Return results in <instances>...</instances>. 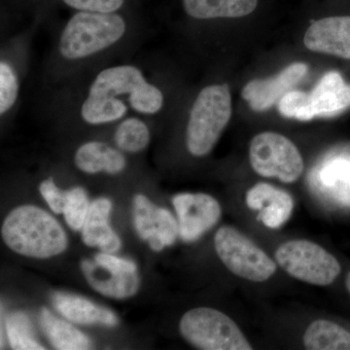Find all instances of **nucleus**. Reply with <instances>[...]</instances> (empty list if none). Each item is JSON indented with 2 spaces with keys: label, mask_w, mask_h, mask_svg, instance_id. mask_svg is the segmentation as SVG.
Wrapping results in <instances>:
<instances>
[{
  "label": "nucleus",
  "mask_w": 350,
  "mask_h": 350,
  "mask_svg": "<svg viewBox=\"0 0 350 350\" xmlns=\"http://www.w3.org/2000/svg\"><path fill=\"white\" fill-rule=\"evenodd\" d=\"M147 83L142 70L135 66H113L98 73L90 87L89 94L116 98L128 96L130 105Z\"/></svg>",
  "instance_id": "dca6fc26"
},
{
  "label": "nucleus",
  "mask_w": 350,
  "mask_h": 350,
  "mask_svg": "<svg viewBox=\"0 0 350 350\" xmlns=\"http://www.w3.org/2000/svg\"><path fill=\"white\" fill-rule=\"evenodd\" d=\"M39 192L53 213L63 214L66 192H63L61 189L57 188L54 179L50 177L41 182Z\"/></svg>",
  "instance_id": "c756f323"
},
{
  "label": "nucleus",
  "mask_w": 350,
  "mask_h": 350,
  "mask_svg": "<svg viewBox=\"0 0 350 350\" xmlns=\"http://www.w3.org/2000/svg\"><path fill=\"white\" fill-rule=\"evenodd\" d=\"M306 349L312 350H350V333L328 320H317L304 336Z\"/></svg>",
  "instance_id": "412c9836"
},
{
  "label": "nucleus",
  "mask_w": 350,
  "mask_h": 350,
  "mask_svg": "<svg viewBox=\"0 0 350 350\" xmlns=\"http://www.w3.org/2000/svg\"><path fill=\"white\" fill-rule=\"evenodd\" d=\"M128 107L116 96L89 94L82 105L83 120L91 125H103L123 118Z\"/></svg>",
  "instance_id": "4be33fe9"
},
{
  "label": "nucleus",
  "mask_w": 350,
  "mask_h": 350,
  "mask_svg": "<svg viewBox=\"0 0 350 350\" xmlns=\"http://www.w3.org/2000/svg\"><path fill=\"white\" fill-rule=\"evenodd\" d=\"M250 163L258 174L293 183L303 174L304 161L296 145L280 133H262L253 138Z\"/></svg>",
  "instance_id": "0eeeda50"
},
{
  "label": "nucleus",
  "mask_w": 350,
  "mask_h": 350,
  "mask_svg": "<svg viewBox=\"0 0 350 350\" xmlns=\"http://www.w3.org/2000/svg\"><path fill=\"white\" fill-rule=\"evenodd\" d=\"M52 301L57 312L73 323L114 327L119 322L118 317L112 310L96 305L79 295L57 292L53 295Z\"/></svg>",
  "instance_id": "2eb2a0df"
},
{
  "label": "nucleus",
  "mask_w": 350,
  "mask_h": 350,
  "mask_svg": "<svg viewBox=\"0 0 350 350\" xmlns=\"http://www.w3.org/2000/svg\"><path fill=\"white\" fill-rule=\"evenodd\" d=\"M310 96L315 116H334L350 107V85L337 71H330L317 83Z\"/></svg>",
  "instance_id": "a211bd4d"
},
{
  "label": "nucleus",
  "mask_w": 350,
  "mask_h": 350,
  "mask_svg": "<svg viewBox=\"0 0 350 350\" xmlns=\"http://www.w3.org/2000/svg\"><path fill=\"white\" fill-rule=\"evenodd\" d=\"M40 325L54 349L59 350H86L92 349L89 338L68 322L57 319L48 308L41 310Z\"/></svg>",
  "instance_id": "6ab92c4d"
},
{
  "label": "nucleus",
  "mask_w": 350,
  "mask_h": 350,
  "mask_svg": "<svg viewBox=\"0 0 350 350\" xmlns=\"http://www.w3.org/2000/svg\"><path fill=\"white\" fill-rule=\"evenodd\" d=\"M347 290H349V292L350 294V271H349V275H347Z\"/></svg>",
  "instance_id": "7c9ffc66"
},
{
  "label": "nucleus",
  "mask_w": 350,
  "mask_h": 350,
  "mask_svg": "<svg viewBox=\"0 0 350 350\" xmlns=\"http://www.w3.org/2000/svg\"><path fill=\"white\" fill-rule=\"evenodd\" d=\"M19 82L12 66L5 62L0 64V113L8 112L17 100Z\"/></svg>",
  "instance_id": "cd10ccee"
},
{
  "label": "nucleus",
  "mask_w": 350,
  "mask_h": 350,
  "mask_svg": "<svg viewBox=\"0 0 350 350\" xmlns=\"http://www.w3.org/2000/svg\"><path fill=\"white\" fill-rule=\"evenodd\" d=\"M278 110L286 118L310 121L314 118L310 93L300 91L287 92L278 101Z\"/></svg>",
  "instance_id": "bb28decb"
},
{
  "label": "nucleus",
  "mask_w": 350,
  "mask_h": 350,
  "mask_svg": "<svg viewBox=\"0 0 350 350\" xmlns=\"http://www.w3.org/2000/svg\"><path fill=\"white\" fill-rule=\"evenodd\" d=\"M319 181L323 188L333 191L340 200H350V163L335 159L323 165L319 172Z\"/></svg>",
  "instance_id": "393cba45"
},
{
  "label": "nucleus",
  "mask_w": 350,
  "mask_h": 350,
  "mask_svg": "<svg viewBox=\"0 0 350 350\" xmlns=\"http://www.w3.org/2000/svg\"><path fill=\"white\" fill-rule=\"evenodd\" d=\"M126 29L125 20L118 14L79 11L64 29L59 53L70 61L93 56L118 42Z\"/></svg>",
  "instance_id": "f03ea898"
},
{
  "label": "nucleus",
  "mask_w": 350,
  "mask_h": 350,
  "mask_svg": "<svg viewBox=\"0 0 350 350\" xmlns=\"http://www.w3.org/2000/svg\"><path fill=\"white\" fill-rule=\"evenodd\" d=\"M133 225L142 241L160 252L172 246L179 234L178 221L165 207L156 206L146 196L137 194L133 202Z\"/></svg>",
  "instance_id": "6e6552de"
},
{
  "label": "nucleus",
  "mask_w": 350,
  "mask_h": 350,
  "mask_svg": "<svg viewBox=\"0 0 350 350\" xmlns=\"http://www.w3.org/2000/svg\"><path fill=\"white\" fill-rule=\"evenodd\" d=\"M112 208V202L108 198L94 200L90 206L81 232L83 243L87 246L114 254L121 250L122 241L110 225Z\"/></svg>",
  "instance_id": "4468645a"
},
{
  "label": "nucleus",
  "mask_w": 350,
  "mask_h": 350,
  "mask_svg": "<svg viewBox=\"0 0 350 350\" xmlns=\"http://www.w3.org/2000/svg\"><path fill=\"white\" fill-rule=\"evenodd\" d=\"M66 192L64 220L73 231H81L91 206L87 192L82 187L71 188Z\"/></svg>",
  "instance_id": "a878e982"
},
{
  "label": "nucleus",
  "mask_w": 350,
  "mask_h": 350,
  "mask_svg": "<svg viewBox=\"0 0 350 350\" xmlns=\"http://www.w3.org/2000/svg\"><path fill=\"white\" fill-rule=\"evenodd\" d=\"M78 11L94 13H115L124 5L125 0H62Z\"/></svg>",
  "instance_id": "c85d7f7f"
},
{
  "label": "nucleus",
  "mask_w": 350,
  "mask_h": 350,
  "mask_svg": "<svg viewBox=\"0 0 350 350\" xmlns=\"http://www.w3.org/2000/svg\"><path fill=\"white\" fill-rule=\"evenodd\" d=\"M81 271L90 286L107 298L115 300L131 298L137 293L140 287L137 273L100 266L94 259L82 260Z\"/></svg>",
  "instance_id": "f8f14e48"
},
{
  "label": "nucleus",
  "mask_w": 350,
  "mask_h": 350,
  "mask_svg": "<svg viewBox=\"0 0 350 350\" xmlns=\"http://www.w3.org/2000/svg\"><path fill=\"white\" fill-rule=\"evenodd\" d=\"M179 330L189 344L199 349H252L234 320L214 308L189 310L182 317Z\"/></svg>",
  "instance_id": "20e7f679"
},
{
  "label": "nucleus",
  "mask_w": 350,
  "mask_h": 350,
  "mask_svg": "<svg viewBox=\"0 0 350 350\" xmlns=\"http://www.w3.org/2000/svg\"><path fill=\"white\" fill-rule=\"evenodd\" d=\"M75 163L78 170L88 174H119L126 165L123 152L101 142L82 144L76 151Z\"/></svg>",
  "instance_id": "f3484780"
},
{
  "label": "nucleus",
  "mask_w": 350,
  "mask_h": 350,
  "mask_svg": "<svg viewBox=\"0 0 350 350\" xmlns=\"http://www.w3.org/2000/svg\"><path fill=\"white\" fill-rule=\"evenodd\" d=\"M6 333L13 349H45L34 338L31 320L24 312H15L9 314L6 319Z\"/></svg>",
  "instance_id": "b1692460"
},
{
  "label": "nucleus",
  "mask_w": 350,
  "mask_h": 350,
  "mask_svg": "<svg viewBox=\"0 0 350 350\" xmlns=\"http://www.w3.org/2000/svg\"><path fill=\"white\" fill-rule=\"evenodd\" d=\"M1 236L14 252L34 259L57 256L68 246V234L57 219L31 204L10 211L2 224Z\"/></svg>",
  "instance_id": "f257e3e1"
},
{
  "label": "nucleus",
  "mask_w": 350,
  "mask_h": 350,
  "mask_svg": "<svg viewBox=\"0 0 350 350\" xmlns=\"http://www.w3.org/2000/svg\"><path fill=\"white\" fill-rule=\"evenodd\" d=\"M304 42L313 52L350 59V16L317 21L308 27Z\"/></svg>",
  "instance_id": "9b49d317"
},
{
  "label": "nucleus",
  "mask_w": 350,
  "mask_h": 350,
  "mask_svg": "<svg viewBox=\"0 0 350 350\" xmlns=\"http://www.w3.org/2000/svg\"><path fill=\"white\" fill-rule=\"evenodd\" d=\"M246 204L259 211L258 220L271 229L287 222L294 209V200L285 191L267 183H258L248 191Z\"/></svg>",
  "instance_id": "ddd939ff"
},
{
  "label": "nucleus",
  "mask_w": 350,
  "mask_h": 350,
  "mask_svg": "<svg viewBox=\"0 0 350 350\" xmlns=\"http://www.w3.org/2000/svg\"><path fill=\"white\" fill-rule=\"evenodd\" d=\"M275 259L288 275L317 286L332 284L340 273V262L331 253L319 244L303 239L280 245Z\"/></svg>",
  "instance_id": "423d86ee"
},
{
  "label": "nucleus",
  "mask_w": 350,
  "mask_h": 350,
  "mask_svg": "<svg viewBox=\"0 0 350 350\" xmlns=\"http://www.w3.org/2000/svg\"><path fill=\"white\" fill-rule=\"evenodd\" d=\"M214 245L223 264L239 278L264 282L275 273V262L234 228H220L215 234Z\"/></svg>",
  "instance_id": "39448f33"
},
{
  "label": "nucleus",
  "mask_w": 350,
  "mask_h": 350,
  "mask_svg": "<svg viewBox=\"0 0 350 350\" xmlns=\"http://www.w3.org/2000/svg\"><path fill=\"white\" fill-rule=\"evenodd\" d=\"M306 64H290L275 77L254 80L243 88V98L255 111H265L275 105L291 88L305 77L308 72Z\"/></svg>",
  "instance_id": "9d476101"
},
{
  "label": "nucleus",
  "mask_w": 350,
  "mask_h": 350,
  "mask_svg": "<svg viewBox=\"0 0 350 350\" xmlns=\"http://www.w3.org/2000/svg\"><path fill=\"white\" fill-rule=\"evenodd\" d=\"M178 221L179 236L186 243L202 238L217 224L222 211L215 198L198 193H183L172 199Z\"/></svg>",
  "instance_id": "1a4fd4ad"
},
{
  "label": "nucleus",
  "mask_w": 350,
  "mask_h": 350,
  "mask_svg": "<svg viewBox=\"0 0 350 350\" xmlns=\"http://www.w3.org/2000/svg\"><path fill=\"white\" fill-rule=\"evenodd\" d=\"M184 10L196 19L239 18L256 9L258 0H182Z\"/></svg>",
  "instance_id": "aec40b11"
},
{
  "label": "nucleus",
  "mask_w": 350,
  "mask_h": 350,
  "mask_svg": "<svg viewBox=\"0 0 350 350\" xmlns=\"http://www.w3.org/2000/svg\"><path fill=\"white\" fill-rule=\"evenodd\" d=\"M150 138L148 126L138 118L124 120L114 133V142L117 148L131 154L144 151L148 146Z\"/></svg>",
  "instance_id": "5701e85b"
},
{
  "label": "nucleus",
  "mask_w": 350,
  "mask_h": 350,
  "mask_svg": "<svg viewBox=\"0 0 350 350\" xmlns=\"http://www.w3.org/2000/svg\"><path fill=\"white\" fill-rule=\"evenodd\" d=\"M232 116V98L227 85H211L196 98L187 126L186 144L192 155L213 150Z\"/></svg>",
  "instance_id": "7ed1b4c3"
}]
</instances>
